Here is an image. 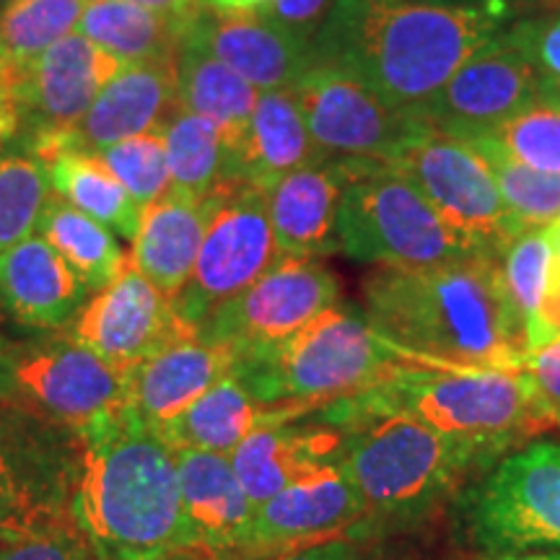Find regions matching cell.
Instances as JSON below:
<instances>
[{
    "mask_svg": "<svg viewBox=\"0 0 560 560\" xmlns=\"http://www.w3.org/2000/svg\"><path fill=\"white\" fill-rule=\"evenodd\" d=\"M516 19L522 11L509 5L459 0H335L312 39V62L346 70L418 117Z\"/></svg>",
    "mask_w": 560,
    "mask_h": 560,
    "instance_id": "obj_1",
    "label": "cell"
},
{
    "mask_svg": "<svg viewBox=\"0 0 560 560\" xmlns=\"http://www.w3.org/2000/svg\"><path fill=\"white\" fill-rule=\"evenodd\" d=\"M363 301L376 332L408 363L520 369L527 353L501 257L475 255L429 270L376 268L363 280Z\"/></svg>",
    "mask_w": 560,
    "mask_h": 560,
    "instance_id": "obj_2",
    "label": "cell"
},
{
    "mask_svg": "<svg viewBox=\"0 0 560 560\" xmlns=\"http://www.w3.org/2000/svg\"><path fill=\"white\" fill-rule=\"evenodd\" d=\"M70 514L102 560H172L195 552L177 452L128 405L75 433Z\"/></svg>",
    "mask_w": 560,
    "mask_h": 560,
    "instance_id": "obj_3",
    "label": "cell"
},
{
    "mask_svg": "<svg viewBox=\"0 0 560 560\" xmlns=\"http://www.w3.org/2000/svg\"><path fill=\"white\" fill-rule=\"evenodd\" d=\"M317 420L342 433L340 462L359 488L366 520H418L503 454L446 436L423 420L342 397Z\"/></svg>",
    "mask_w": 560,
    "mask_h": 560,
    "instance_id": "obj_4",
    "label": "cell"
},
{
    "mask_svg": "<svg viewBox=\"0 0 560 560\" xmlns=\"http://www.w3.org/2000/svg\"><path fill=\"white\" fill-rule=\"evenodd\" d=\"M402 363L408 359L376 332L366 312L338 301L289 340L240 355L234 374L265 408L299 418L374 387Z\"/></svg>",
    "mask_w": 560,
    "mask_h": 560,
    "instance_id": "obj_5",
    "label": "cell"
},
{
    "mask_svg": "<svg viewBox=\"0 0 560 560\" xmlns=\"http://www.w3.org/2000/svg\"><path fill=\"white\" fill-rule=\"evenodd\" d=\"M369 408L397 410L446 436L506 454L552 423L522 369H457L402 363L387 380L353 395Z\"/></svg>",
    "mask_w": 560,
    "mask_h": 560,
    "instance_id": "obj_6",
    "label": "cell"
},
{
    "mask_svg": "<svg viewBox=\"0 0 560 560\" xmlns=\"http://www.w3.org/2000/svg\"><path fill=\"white\" fill-rule=\"evenodd\" d=\"M454 524L462 542L490 556L560 550V441H532L503 454L459 490Z\"/></svg>",
    "mask_w": 560,
    "mask_h": 560,
    "instance_id": "obj_7",
    "label": "cell"
},
{
    "mask_svg": "<svg viewBox=\"0 0 560 560\" xmlns=\"http://www.w3.org/2000/svg\"><path fill=\"white\" fill-rule=\"evenodd\" d=\"M338 242L348 257L376 268L429 270L475 257L431 202L387 166L342 192Z\"/></svg>",
    "mask_w": 560,
    "mask_h": 560,
    "instance_id": "obj_8",
    "label": "cell"
},
{
    "mask_svg": "<svg viewBox=\"0 0 560 560\" xmlns=\"http://www.w3.org/2000/svg\"><path fill=\"white\" fill-rule=\"evenodd\" d=\"M79 439L0 395V545L73 524Z\"/></svg>",
    "mask_w": 560,
    "mask_h": 560,
    "instance_id": "obj_9",
    "label": "cell"
},
{
    "mask_svg": "<svg viewBox=\"0 0 560 560\" xmlns=\"http://www.w3.org/2000/svg\"><path fill=\"white\" fill-rule=\"evenodd\" d=\"M0 395L79 433L128 405V371L70 335H47L0 350Z\"/></svg>",
    "mask_w": 560,
    "mask_h": 560,
    "instance_id": "obj_10",
    "label": "cell"
},
{
    "mask_svg": "<svg viewBox=\"0 0 560 560\" xmlns=\"http://www.w3.org/2000/svg\"><path fill=\"white\" fill-rule=\"evenodd\" d=\"M387 170L408 179L475 255L503 257L522 234L486 161L467 140L423 125Z\"/></svg>",
    "mask_w": 560,
    "mask_h": 560,
    "instance_id": "obj_11",
    "label": "cell"
},
{
    "mask_svg": "<svg viewBox=\"0 0 560 560\" xmlns=\"http://www.w3.org/2000/svg\"><path fill=\"white\" fill-rule=\"evenodd\" d=\"M306 128L325 159L387 166L423 128L346 70L312 62L291 86Z\"/></svg>",
    "mask_w": 560,
    "mask_h": 560,
    "instance_id": "obj_12",
    "label": "cell"
},
{
    "mask_svg": "<svg viewBox=\"0 0 560 560\" xmlns=\"http://www.w3.org/2000/svg\"><path fill=\"white\" fill-rule=\"evenodd\" d=\"M115 55L73 32L16 73H5L19 112L21 153L37 161L50 156L55 143L83 120L96 94L117 70Z\"/></svg>",
    "mask_w": 560,
    "mask_h": 560,
    "instance_id": "obj_13",
    "label": "cell"
},
{
    "mask_svg": "<svg viewBox=\"0 0 560 560\" xmlns=\"http://www.w3.org/2000/svg\"><path fill=\"white\" fill-rule=\"evenodd\" d=\"M340 301V280L314 257H278L240 296L210 312L198 335L240 355L289 340Z\"/></svg>",
    "mask_w": 560,
    "mask_h": 560,
    "instance_id": "obj_14",
    "label": "cell"
},
{
    "mask_svg": "<svg viewBox=\"0 0 560 560\" xmlns=\"http://www.w3.org/2000/svg\"><path fill=\"white\" fill-rule=\"evenodd\" d=\"M278 257L265 190L234 182L210 215L192 276L174 299L177 312L198 330L210 312L240 296Z\"/></svg>",
    "mask_w": 560,
    "mask_h": 560,
    "instance_id": "obj_15",
    "label": "cell"
},
{
    "mask_svg": "<svg viewBox=\"0 0 560 560\" xmlns=\"http://www.w3.org/2000/svg\"><path fill=\"white\" fill-rule=\"evenodd\" d=\"M542 89L524 19H516L462 66L418 117L450 136H478L542 104Z\"/></svg>",
    "mask_w": 560,
    "mask_h": 560,
    "instance_id": "obj_16",
    "label": "cell"
},
{
    "mask_svg": "<svg viewBox=\"0 0 560 560\" xmlns=\"http://www.w3.org/2000/svg\"><path fill=\"white\" fill-rule=\"evenodd\" d=\"M68 335L112 366L130 371L156 350L198 330L177 312L174 299L132 268L128 257L115 280L81 306Z\"/></svg>",
    "mask_w": 560,
    "mask_h": 560,
    "instance_id": "obj_17",
    "label": "cell"
},
{
    "mask_svg": "<svg viewBox=\"0 0 560 560\" xmlns=\"http://www.w3.org/2000/svg\"><path fill=\"white\" fill-rule=\"evenodd\" d=\"M366 522V506L340 459L322 465L255 506L242 556L312 548Z\"/></svg>",
    "mask_w": 560,
    "mask_h": 560,
    "instance_id": "obj_18",
    "label": "cell"
},
{
    "mask_svg": "<svg viewBox=\"0 0 560 560\" xmlns=\"http://www.w3.org/2000/svg\"><path fill=\"white\" fill-rule=\"evenodd\" d=\"M182 42L213 55L257 91L291 89L312 66V42L262 13H221L200 3Z\"/></svg>",
    "mask_w": 560,
    "mask_h": 560,
    "instance_id": "obj_19",
    "label": "cell"
},
{
    "mask_svg": "<svg viewBox=\"0 0 560 560\" xmlns=\"http://www.w3.org/2000/svg\"><path fill=\"white\" fill-rule=\"evenodd\" d=\"M380 164L325 159L304 166L265 190L268 215L280 257H325L340 249L338 210L342 192Z\"/></svg>",
    "mask_w": 560,
    "mask_h": 560,
    "instance_id": "obj_20",
    "label": "cell"
},
{
    "mask_svg": "<svg viewBox=\"0 0 560 560\" xmlns=\"http://www.w3.org/2000/svg\"><path fill=\"white\" fill-rule=\"evenodd\" d=\"M177 107L174 58L130 62L112 75L83 120L55 143L42 164L62 151H102L125 138L156 132Z\"/></svg>",
    "mask_w": 560,
    "mask_h": 560,
    "instance_id": "obj_21",
    "label": "cell"
},
{
    "mask_svg": "<svg viewBox=\"0 0 560 560\" xmlns=\"http://www.w3.org/2000/svg\"><path fill=\"white\" fill-rule=\"evenodd\" d=\"M229 348L187 335L164 346L128 371V408L161 431L187 405L234 371Z\"/></svg>",
    "mask_w": 560,
    "mask_h": 560,
    "instance_id": "obj_22",
    "label": "cell"
},
{
    "mask_svg": "<svg viewBox=\"0 0 560 560\" xmlns=\"http://www.w3.org/2000/svg\"><path fill=\"white\" fill-rule=\"evenodd\" d=\"M89 289L45 236L32 234L0 255V306L34 330L70 327Z\"/></svg>",
    "mask_w": 560,
    "mask_h": 560,
    "instance_id": "obj_23",
    "label": "cell"
},
{
    "mask_svg": "<svg viewBox=\"0 0 560 560\" xmlns=\"http://www.w3.org/2000/svg\"><path fill=\"white\" fill-rule=\"evenodd\" d=\"M177 470L195 552L210 558L242 556L255 503L231 459L226 454L179 450Z\"/></svg>",
    "mask_w": 560,
    "mask_h": 560,
    "instance_id": "obj_24",
    "label": "cell"
},
{
    "mask_svg": "<svg viewBox=\"0 0 560 560\" xmlns=\"http://www.w3.org/2000/svg\"><path fill=\"white\" fill-rule=\"evenodd\" d=\"M229 187L210 198H190L170 190L140 213L128 257L132 268L143 272L166 296L177 299L190 280L210 215Z\"/></svg>",
    "mask_w": 560,
    "mask_h": 560,
    "instance_id": "obj_25",
    "label": "cell"
},
{
    "mask_svg": "<svg viewBox=\"0 0 560 560\" xmlns=\"http://www.w3.org/2000/svg\"><path fill=\"white\" fill-rule=\"evenodd\" d=\"M342 433L319 420V425H289V420L252 431L229 454L231 467L249 501L260 506L322 465L340 459Z\"/></svg>",
    "mask_w": 560,
    "mask_h": 560,
    "instance_id": "obj_26",
    "label": "cell"
},
{
    "mask_svg": "<svg viewBox=\"0 0 560 560\" xmlns=\"http://www.w3.org/2000/svg\"><path fill=\"white\" fill-rule=\"evenodd\" d=\"M325 161L291 89L260 91L249 132L236 156V177L268 190L285 174Z\"/></svg>",
    "mask_w": 560,
    "mask_h": 560,
    "instance_id": "obj_27",
    "label": "cell"
},
{
    "mask_svg": "<svg viewBox=\"0 0 560 560\" xmlns=\"http://www.w3.org/2000/svg\"><path fill=\"white\" fill-rule=\"evenodd\" d=\"M280 420H291V416L257 402L240 376L231 371L221 382H215L206 395L187 405L159 433L174 452L195 450L226 454L229 457L252 431L262 429L268 423H280Z\"/></svg>",
    "mask_w": 560,
    "mask_h": 560,
    "instance_id": "obj_28",
    "label": "cell"
},
{
    "mask_svg": "<svg viewBox=\"0 0 560 560\" xmlns=\"http://www.w3.org/2000/svg\"><path fill=\"white\" fill-rule=\"evenodd\" d=\"M174 66H177V104L192 115L206 117L221 130L236 166L260 91L213 55L187 42H182Z\"/></svg>",
    "mask_w": 560,
    "mask_h": 560,
    "instance_id": "obj_29",
    "label": "cell"
},
{
    "mask_svg": "<svg viewBox=\"0 0 560 560\" xmlns=\"http://www.w3.org/2000/svg\"><path fill=\"white\" fill-rule=\"evenodd\" d=\"M187 19L166 16L130 0H89L79 21V34L130 62L177 58Z\"/></svg>",
    "mask_w": 560,
    "mask_h": 560,
    "instance_id": "obj_30",
    "label": "cell"
},
{
    "mask_svg": "<svg viewBox=\"0 0 560 560\" xmlns=\"http://www.w3.org/2000/svg\"><path fill=\"white\" fill-rule=\"evenodd\" d=\"M164 138L172 190L190 198H210L242 182L221 130L206 117L177 107L159 128Z\"/></svg>",
    "mask_w": 560,
    "mask_h": 560,
    "instance_id": "obj_31",
    "label": "cell"
},
{
    "mask_svg": "<svg viewBox=\"0 0 560 560\" xmlns=\"http://www.w3.org/2000/svg\"><path fill=\"white\" fill-rule=\"evenodd\" d=\"M37 234L60 252L62 260L73 268L89 291L104 289L128 260L112 229L70 206L58 192L50 195L42 210Z\"/></svg>",
    "mask_w": 560,
    "mask_h": 560,
    "instance_id": "obj_32",
    "label": "cell"
},
{
    "mask_svg": "<svg viewBox=\"0 0 560 560\" xmlns=\"http://www.w3.org/2000/svg\"><path fill=\"white\" fill-rule=\"evenodd\" d=\"M52 192L132 242L140 208L94 151H62L45 164Z\"/></svg>",
    "mask_w": 560,
    "mask_h": 560,
    "instance_id": "obj_33",
    "label": "cell"
},
{
    "mask_svg": "<svg viewBox=\"0 0 560 560\" xmlns=\"http://www.w3.org/2000/svg\"><path fill=\"white\" fill-rule=\"evenodd\" d=\"M89 0H13L0 11V70L16 73L79 30Z\"/></svg>",
    "mask_w": 560,
    "mask_h": 560,
    "instance_id": "obj_34",
    "label": "cell"
},
{
    "mask_svg": "<svg viewBox=\"0 0 560 560\" xmlns=\"http://www.w3.org/2000/svg\"><path fill=\"white\" fill-rule=\"evenodd\" d=\"M480 153L511 215L522 229H542L560 219V174L532 170L509 159L486 136L462 138Z\"/></svg>",
    "mask_w": 560,
    "mask_h": 560,
    "instance_id": "obj_35",
    "label": "cell"
},
{
    "mask_svg": "<svg viewBox=\"0 0 560 560\" xmlns=\"http://www.w3.org/2000/svg\"><path fill=\"white\" fill-rule=\"evenodd\" d=\"M550 260L548 226L522 231L501 257L503 283H506L509 296L524 322V332H527V353L545 346L542 304L545 293H548Z\"/></svg>",
    "mask_w": 560,
    "mask_h": 560,
    "instance_id": "obj_36",
    "label": "cell"
},
{
    "mask_svg": "<svg viewBox=\"0 0 560 560\" xmlns=\"http://www.w3.org/2000/svg\"><path fill=\"white\" fill-rule=\"evenodd\" d=\"M50 195V174L42 161L21 151L0 153V255L37 234Z\"/></svg>",
    "mask_w": 560,
    "mask_h": 560,
    "instance_id": "obj_37",
    "label": "cell"
},
{
    "mask_svg": "<svg viewBox=\"0 0 560 560\" xmlns=\"http://www.w3.org/2000/svg\"><path fill=\"white\" fill-rule=\"evenodd\" d=\"M104 161V166L120 179V185L138 202L140 213L159 198L172 190L170 164H166V149L161 132H145V136L125 138L107 149L94 151Z\"/></svg>",
    "mask_w": 560,
    "mask_h": 560,
    "instance_id": "obj_38",
    "label": "cell"
},
{
    "mask_svg": "<svg viewBox=\"0 0 560 560\" xmlns=\"http://www.w3.org/2000/svg\"><path fill=\"white\" fill-rule=\"evenodd\" d=\"M493 140L509 159L520 161L532 170L560 174V112L545 104L524 109L499 128L478 132ZM470 138V136H467Z\"/></svg>",
    "mask_w": 560,
    "mask_h": 560,
    "instance_id": "obj_39",
    "label": "cell"
},
{
    "mask_svg": "<svg viewBox=\"0 0 560 560\" xmlns=\"http://www.w3.org/2000/svg\"><path fill=\"white\" fill-rule=\"evenodd\" d=\"M0 560H102L91 548L86 537L75 524L62 527L50 535L32 537V540L5 545Z\"/></svg>",
    "mask_w": 560,
    "mask_h": 560,
    "instance_id": "obj_40",
    "label": "cell"
},
{
    "mask_svg": "<svg viewBox=\"0 0 560 560\" xmlns=\"http://www.w3.org/2000/svg\"><path fill=\"white\" fill-rule=\"evenodd\" d=\"M520 369L529 376L540 400L552 416H560V335L542 348L524 353Z\"/></svg>",
    "mask_w": 560,
    "mask_h": 560,
    "instance_id": "obj_41",
    "label": "cell"
},
{
    "mask_svg": "<svg viewBox=\"0 0 560 560\" xmlns=\"http://www.w3.org/2000/svg\"><path fill=\"white\" fill-rule=\"evenodd\" d=\"M335 0H270L260 11L262 16L276 21L278 26L312 42L319 26L325 24L327 13L332 11Z\"/></svg>",
    "mask_w": 560,
    "mask_h": 560,
    "instance_id": "obj_42",
    "label": "cell"
},
{
    "mask_svg": "<svg viewBox=\"0 0 560 560\" xmlns=\"http://www.w3.org/2000/svg\"><path fill=\"white\" fill-rule=\"evenodd\" d=\"M532 58L542 79L560 86V9L524 19Z\"/></svg>",
    "mask_w": 560,
    "mask_h": 560,
    "instance_id": "obj_43",
    "label": "cell"
},
{
    "mask_svg": "<svg viewBox=\"0 0 560 560\" xmlns=\"http://www.w3.org/2000/svg\"><path fill=\"white\" fill-rule=\"evenodd\" d=\"M19 112L13 104V94L9 86V79L0 70V153L19 151Z\"/></svg>",
    "mask_w": 560,
    "mask_h": 560,
    "instance_id": "obj_44",
    "label": "cell"
},
{
    "mask_svg": "<svg viewBox=\"0 0 560 560\" xmlns=\"http://www.w3.org/2000/svg\"><path fill=\"white\" fill-rule=\"evenodd\" d=\"M278 560H359V552L350 542L335 540V542H319L312 545V548L289 552V556Z\"/></svg>",
    "mask_w": 560,
    "mask_h": 560,
    "instance_id": "obj_45",
    "label": "cell"
},
{
    "mask_svg": "<svg viewBox=\"0 0 560 560\" xmlns=\"http://www.w3.org/2000/svg\"><path fill=\"white\" fill-rule=\"evenodd\" d=\"M130 3L143 5V9H151L156 13H166V16L177 19H190L195 11H198L200 0H130Z\"/></svg>",
    "mask_w": 560,
    "mask_h": 560,
    "instance_id": "obj_46",
    "label": "cell"
},
{
    "mask_svg": "<svg viewBox=\"0 0 560 560\" xmlns=\"http://www.w3.org/2000/svg\"><path fill=\"white\" fill-rule=\"evenodd\" d=\"M200 3L221 13H260L270 0H200Z\"/></svg>",
    "mask_w": 560,
    "mask_h": 560,
    "instance_id": "obj_47",
    "label": "cell"
},
{
    "mask_svg": "<svg viewBox=\"0 0 560 560\" xmlns=\"http://www.w3.org/2000/svg\"><path fill=\"white\" fill-rule=\"evenodd\" d=\"M548 236H550V278H548V289H560V219L548 226Z\"/></svg>",
    "mask_w": 560,
    "mask_h": 560,
    "instance_id": "obj_48",
    "label": "cell"
},
{
    "mask_svg": "<svg viewBox=\"0 0 560 560\" xmlns=\"http://www.w3.org/2000/svg\"><path fill=\"white\" fill-rule=\"evenodd\" d=\"M488 560H560V550H556V552H527V556H522V552H503V556H495V558H488Z\"/></svg>",
    "mask_w": 560,
    "mask_h": 560,
    "instance_id": "obj_49",
    "label": "cell"
},
{
    "mask_svg": "<svg viewBox=\"0 0 560 560\" xmlns=\"http://www.w3.org/2000/svg\"><path fill=\"white\" fill-rule=\"evenodd\" d=\"M459 3H480V5H509V9L524 11L527 5L537 3V0H459Z\"/></svg>",
    "mask_w": 560,
    "mask_h": 560,
    "instance_id": "obj_50",
    "label": "cell"
},
{
    "mask_svg": "<svg viewBox=\"0 0 560 560\" xmlns=\"http://www.w3.org/2000/svg\"><path fill=\"white\" fill-rule=\"evenodd\" d=\"M542 104L545 107H552L560 112V86L558 83H550L545 81V89H542Z\"/></svg>",
    "mask_w": 560,
    "mask_h": 560,
    "instance_id": "obj_51",
    "label": "cell"
},
{
    "mask_svg": "<svg viewBox=\"0 0 560 560\" xmlns=\"http://www.w3.org/2000/svg\"><path fill=\"white\" fill-rule=\"evenodd\" d=\"M5 348V342H3V335H0V350H3Z\"/></svg>",
    "mask_w": 560,
    "mask_h": 560,
    "instance_id": "obj_52",
    "label": "cell"
},
{
    "mask_svg": "<svg viewBox=\"0 0 560 560\" xmlns=\"http://www.w3.org/2000/svg\"><path fill=\"white\" fill-rule=\"evenodd\" d=\"M0 3H3V5H9V3H13V0H0Z\"/></svg>",
    "mask_w": 560,
    "mask_h": 560,
    "instance_id": "obj_53",
    "label": "cell"
},
{
    "mask_svg": "<svg viewBox=\"0 0 560 560\" xmlns=\"http://www.w3.org/2000/svg\"><path fill=\"white\" fill-rule=\"evenodd\" d=\"M558 420H560V416H558Z\"/></svg>",
    "mask_w": 560,
    "mask_h": 560,
    "instance_id": "obj_54",
    "label": "cell"
}]
</instances>
